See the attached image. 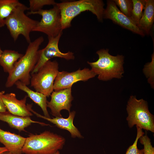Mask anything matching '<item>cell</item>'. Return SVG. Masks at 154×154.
<instances>
[{
    "label": "cell",
    "instance_id": "obj_1",
    "mask_svg": "<svg viewBox=\"0 0 154 154\" xmlns=\"http://www.w3.org/2000/svg\"><path fill=\"white\" fill-rule=\"evenodd\" d=\"M44 40L40 37L29 43L25 54L15 64L14 68L9 74L5 86H12L16 82L19 81L27 86L30 83V74L38 60L39 48Z\"/></svg>",
    "mask_w": 154,
    "mask_h": 154
},
{
    "label": "cell",
    "instance_id": "obj_2",
    "mask_svg": "<svg viewBox=\"0 0 154 154\" xmlns=\"http://www.w3.org/2000/svg\"><path fill=\"white\" fill-rule=\"evenodd\" d=\"M60 13L62 28L70 27L72 20L81 13L89 11L95 15L98 20L102 22L104 3L101 0H80L63 1L56 3Z\"/></svg>",
    "mask_w": 154,
    "mask_h": 154
},
{
    "label": "cell",
    "instance_id": "obj_3",
    "mask_svg": "<svg viewBox=\"0 0 154 154\" xmlns=\"http://www.w3.org/2000/svg\"><path fill=\"white\" fill-rule=\"evenodd\" d=\"M65 142L63 137L45 131L38 135L31 134L26 138L22 149L25 154H55Z\"/></svg>",
    "mask_w": 154,
    "mask_h": 154
},
{
    "label": "cell",
    "instance_id": "obj_4",
    "mask_svg": "<svg viewBox=\"0 0 154 154\" xmlns=\"http://www.w3.org/2000/svg\"><path fill=\"white\" fill-rule=\"evenodd\" d=\"M108 49H101L96 53L98 60L94 62H87L91 67V70L100 80L106 81L113 78H121L124 73V56L118 55L113 56L108 52Z\"/></svg>",
    "mask_w": 154,
    "mask_h": 154
},
{
    "label": "cell",
    "instance_id": "obj_5",
    "mask_svg": "<svg viewBox=\"0 0 154 154\" xmlns=\"http://www.w3.org/2000/svg\"><path fill=\"white\" fill-rule=\"evenodd\" d=\"M29 7L21 3L14 10L5 21V25L14 41L22 35L29 43L31 42L30 33L33 31L38 21L29 17L25 13Z\"/></svg>",
    "mask_w": 154,
    "mask_h": 154
},
{
    "label": "cell",
    "instance_id": "obj_6",
    "mask_svg": "<svg viewBox=\"0 0 154 154\" xmlns=\"http://www.w3.org/2000/svg\"><path fill=\"white\" fill-rule=\"evenodd\" d=\"M126 109L128 114L126 120L130 128L136 125L142 129L154 133V116L149 111L146 101L131 96Z\"/></svg>",
    "mask_w": 154,
    "mask_h": 154
},
{
    "label": "cell",
    "instance_id": "obj_7",
    "mask_svg": "<svg viewBox=\"0 0 154 154\" xmlns=\"http://www.w3.org/2000/svg\"><path fill=\"white\" fill-rule=\"evenodd\" d=\"M58 68L56 61L49 60L38 72L31 74V86L36 91L48 97L54 91V82L59 72Z\"/></svg>",
    "mask_w": 154,
    "mask_h": 154
},
{
    "label": "cell",
    "instance_id": "obj_8",
    "mask_svg": "<svg viewBox=\"0 0 154 154\" xmlns=\"http://www.w3.org/2000/svg\"><path fill=\"white\" fill-rule=\"evenodd\" d=\"M28 15L38 14L42 16L33 31L42 33L48 37H55L62 33L60 11L55 4L49 9H41L34 12L29 11Z\"/></svg>",
    "mask_w": 154,
    "mask_h": 154
},
{
    "label": "cell",
    "instance_id": "obj_9",
    "mask_svg": "<svg viewBox=\"0 0 154 154\" xmlns=\"http://www.w3.org/2000/svg\"><path fill=\"white\" fill-rule=\"evenodd\" d=\"M62 33L55 37H48V41L46 46L44 48L39 50L38 60L31 74L37 72L45 63L54 57L60 58L67 60L74 59V54L72 52L63 53L59 50L58 43Z\"/></svg>",
    "mask_w": 154,
    "mask_h": 154
},
{
    "label": "cell",
    "instance_id": "obj_10",
    "mask_svg": "<svg viewBox=\"0 0 154 154\" xmlns=\"http://www.w3.org/2000/svg\"><path fill=\"white\" fill-rule=\"evenodd\" d=\"M96 75L91 69L87 68L82 70L80 68L70 72L65 71L59 72L54 82V90L71 88L74 83L79 81H87Z\"/></svg>",
    "mask_w": 154,
    "mask_h": 154
},
{
    "label": "cell",
    "instance_id": "obj_11",
    "mask_svg": "<svg viewBox=\"0 0 154 154\" xmlns=\"http://www.w3.org/2000/svg\"><path fill=\"white\" fill-rule=\"evenodd\" d=\"M103 19H110L114 23L133 33L144 36L145 34L131 19L122 13L113 0H108L103 13Z\"/></svg>",
    "mask_w": 154,
    "mask_h": 154
},
{
    "label": "cell",
    "instance_id": "obj_12",
    "mask_svg": "<svg viewBox=\"0 0 154 154\" xmlns=\"http://www.w3.org/2000/svg\"><path fill=\"white\" fill-rule=\"evenodd\" d=\"M50 96V101L47 102V107L50 109L53 116L62 117L60 112L63 110L70 112L71 102L73 99L71 88L53 91Z\"/></svg>",
    "mask_w": 154,
    "mask_h": 154
},
{
    "label": "cell",
    "instance_id": "obj_13",
    "mask_svg": "<svg viewBox=\"0 0 154 154\" xmlns=\"http://www.w3.org/2000/svg\"><path fill=\"white\" fill-rule=\"evenodd\" d=\"M1 96L6 107L10 113L14 115L25 117H30L33 114L26 104L27 96H25L22 99L19 100L13 93L5 94V91H1Z\"/></svg>",
    "mask_w": 154,
    "mask_h": 154
},
{
    "label": "cell",
    "instance_id": "obj_14",
    "mask_svg": "<svg viewBox=\"0 0 154 154\" xmlns=\"http://www.w3.org/2000/svg\"><path fill=\"white\" fill-rule=\"evenodd\" d=\"M28 107L29 110L38 117L48 121L55 124L59 128L68 131L70 133L72 137H77L80 138L83 137L78 129L74 125L73 123L74 119L76 114L75 111L69 112V116L67 118L56 117L51 118L42 116L34 111L32 109V106L31 104H29Z\"/></svg>",
    "mask_w": 154,
    "mask_h": 154
},
{
    "label": "cell",
    "instance_id": "obj_15",
    "mask_svg": "<svg viewBox=\"0 0 154 154\" xmlns=\"http://www.w3.org/2000/svg\"><path fill=\"white\" fill-rule=\"evenodd\" d=\"M26 138L19 135L4 131L0 129V142L9 151L21 154Z\"/></svg>",
    "mask_w": 154,
    "mask_h": 154
},
{
    "label": "cell",
    "instance_id": "obj_16",
    "mask_svg": "<svg viewBox=\"0 0 154 154\" xmlns=\"http://www.w3.org/2000/svg\"><path fill=\"white\" fill-rule=\"evenodd\" d=\"M0 120L7 123L9 126L19 131H25V129L32 123H37L41 125H48L32 120L30 117L21 116L14 115L8 111L0 112Z\"/></svg>",
    "mask_w": 154,
    "mask_h": 154
},
{
    "label": "cell",
    "instance_id": "obj_17",
    "mask_svg": "<svg viewBox=\"0 0 154 154\" xmlns=\"http://www.w3.org/2000/svg\"><path fill=\"white\" fill-rule=\"evenodd\" d=\"M154 21V0H145L144 11L137 27L145 34L149 35Z\"/></svg>",
    "mask_w": 154,
    "mask_h": 154
},
{
    "label": "cell",
    "instance_id": "obj_18",
    "mask_svg": "<svg viewBox=\"0 0 154 154\" xmlns=\"http://www.w3.org/2000/svg\"><path fill=\"white\" fill-rule=\"evenodd\" d=\"M15 85L18 89L25 92L27 94L28 97L40 107L44 116L50 118L47 110V100L46 96L41 93L33 91L27 85L19 81L16 82Z\"/></svg>",
    "mask_w": 154,
    "mask_h": 154
},
{
    "label": "cell",
    "instance_id": "obj_19",
    "mask_svg": "<svg viewBox=\"0 0 154 154\" xmlns=\"http://www.w3.org/2000/svg\"><path fill=\"white\" fill-rule=\"evenodd\" d=\"M23 55L18 51L5 50L0 56V65L4 72L9 74L13 70L16 63Z\"/></svg>",
    "mask_w": 154,
    "mask_h": 154
},
{
    "label": "cell",
    "instance_id": "obj_20",
    "mask_svg": "<svg viewBox=\"0 0 154 154\" xmlns=\"http://www.w3.org/2000/svg\"><path fill=\"white\" fill-rule=\"evenodd\" d=\"M21 3L18 0H0V28L5 25L6 19Z\"/></svg>",
    "mask_w": 154,
    "mask_h": 154
},
{
    "label": "cell",
    "instance_id": "obj_21",
    "mask_svg": "<svg viewBox=\"0 0 154 154\" xmlns=\"http://www.w3.org/2000/svg\"><path fill=\"white\" fill-rule=\"evenodd\" d=\"M133 8L130 18L137 26L145 5V0H132Z\"/></svg>",
    "mask_w": 154,
    "mask_h": 154
},
{
    "label": "cell",
    "instance_id": "obj_22",
    "mask_svg": "<svg viewBox=\"0 0 154 154\" xmlns=\"http://www.w3.org/2000/svg\"><path fill=\"white\" fill-rule=\"evenodd\" d=\"M29 10L30 12H36L42 9L46 5H54L56 3L53 0H29Z\"/></svg>",
    "mask_w": 154,
    "mask_h": 154
},
{
    "label": "cell",
    "instance_id": "obj_23",
    "mask_svg": "<svg viewBox=\"0 0 154 154\" xmlns=\"http://www.w3.org/2000/svg\"><path fill=\"white\" fill-rule=\"evenodd\" d=\"M120 11L127 16L130 17L133 8L132 0H113Z\"/></svg>",
    "mask_w": 154,
    "mask_h": 154
},
{
    "label": "cell",
    "instance_id": "obj_24",
    "mask_svg": "<svg viewBox=\"0 0 154 154\" xmlns=\"http://www.w3.org/2000/svg\"><path fill=\"white\" fill-rule=\"evenodd\" d=\"M137 129V134L135 140L133 144L127 149L125 154H143V149H139L137 147L138 141L139 138L143 135L144 133L142 129L136 125Z\"/></svg>",
    "mask_w": 154,
    "mask_h": 154
},
{
    "label": "cell",
    "instance_id": "obj_25",
    "mask_svg": "<svg viewBox=\"0 0 154 154\" xmlns=\"http://www.w3.org/2000/svg\"><path fill=\"white\" fill-rule=\"evenodd\" d=\"M139 139L141 143L143 145V154H154V148L151 145L150 139L147 134L143 135Z\"/></svg>",
    "mask_w": 154,
    "mask_h": 154
},
{
    "label": "cell",
    "instance_id": "obj_26",
    "mask_svg": "<svg viewBox=\"0 0 154 154\" xmlns=\"http://www.w3.org/2000/svg\"><path fill=\"white\" fill-rule=\"evenodd\" d=\"M154 53L152 55V61L148 63L145 66L144 72L146 76L149 77V81L153 85V68L154 61Z\"/></svg>",
    "mask_w": 154,
    "mask_h": 154
},
{
    "label": "cell",
    "instance_id": "obj_27",
    "mask_svg": "<svg viewBox=\"0 0 154 154\" xmlns=\"http://www.w3.org/2000/svg\"><path fill=\"white\" fill-rule=\"evenodd\" d=\"M1 91L0 92V112H4L6 111V108L1 98Z\"/></svg>",
    "mask_w": 154,
    "mask_h": 154
},
{
    "label": "cell",
    "instance_id": "obj_28",
    "mask_svg": "<svg viewBox=\"0 0 154 154\" xmlns=\"http://www.w3.org/2000/svg\"><path fill=\"white\" fill-rule=\"evenodd\" d=\"M7 151H8V150L5 147H0V153Z\"/></svg>",
    "mask_w": 154,
    "mask_h": 154
},
{
    "label": "cell",
    "instance_id": "obj_29",
    "mask_svg": "<svg viewBox=\"0 0 154 154\" xmlns=\"http://www.w3.org/2000/svg\"><path fill=\"white\" fill-rule=\"evenodd\" d=\"M0 154H17L9 151H5L2 153H0Z\"/></svg>",
    "mask_w": 154,
    "mask_h": 154
},
{
    "label": "cell",
    "instance_id": "obj_30",
    "mask_svg": "<svg viewBox=\"0 0 154 154\" xmlns=\"http://www.w3.org/2000/svg\"><path fill=\"white\" fill-rule=\"evenodd\" d=\"M3 52V51L1 50L0 47V56L2 53V52Z\"/></svg>",
    "mask_w": 154,
    "mask_h": 154
},
{
    "label": "cell",
    "instance_id": "obj_31",
    "mask_svg": "<svg viewBox=\"0 0 154 154\" xmlns=\"http://www.w3.org/2000/svg\"><path fill=\"white\" fill-rule=\"evenodd\" d=\"M60 152L59 151H58L57 152L55 153V154H60Z\"/></svg>",
    "mask_w": 154,
    "mask_h": 154
}]
</instances>
